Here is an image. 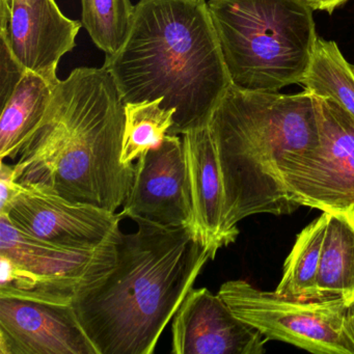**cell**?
<instances>
[{
  "instance_id": "cell-1",
  "label": "cell",
  "mask_w": 354,
  "mask_h": 354,
  "mask_svg": "<svg viewBox=\"0 0 354 354\" xmlns=\"http://www.w3.org/2000/svg\"><path fill=\"white\" fill-rule=\"evenodd\" d=\"M125 103L111 72L77 68L59 80L48 109L14 163L26 188L117 212L136 167L122 163Z\"/></svg>"
},
{
  "instance_id": "cell-2",
  "label": "cell",
  "mask_w": 354,
  "mask_h": 354,
  "mask_svg": "<svg viewBox=\"0 0 354 354\" xmlns=\"http://www.w3.org/2000/svg\"><path fill=\"white\" fill-rule=\"evenodd\" d=\"M136 223V232L121 234L115 266L72 300L98 354H152L205 265L214 260L192 227Z\"/></svg>"
},
{
  "instance_id": "cell-3",
  "label": "cell",
  "mask_w": 354,
  "mask_h": 354,
  "mask_svg": "<svg viewBox=\"0 0 354 354\" xmlns=\"http://www.w3.org/2000/svg\"><path fill=\"white\" fill-rule=\"evenodd\" d=\"M123 102L163 98L171 136L209 125L232 86L206 0H140L125 44L104 65Z\"/></svg>"
},
{
  "instance_id": "cell-4",
  "label": "cell",
  "mask_w": 354,
  "mask_h": 354,
  "mask_svg": "<svg viewBox=\"0 0 354 354\" xmlns=\"http://www.w3.org/2000/svg\"><path fill=\"white\" fill-rule=\"evenodd\" d=\"M225 196V230L232 242L237 225L252 215L291 214L299 208L283 186L286 160L320 142L318 99L248 92L231 86L211 115Z\"/></svg>"
},
{
  "instance_id": "cell-5",
  "label": "cell",
  "mask_w": 354,
  "mask_h": 354,
  "mask_svg": "<svg viewBox=\"0 0 354 354\" xmlns=\"http://www.w3.org/2000/svg\"><path fill=\"white\" fill-rule=\"evenodd\" d=\"M232 86L275 93L301 84L318 36L302 0H208Z\"/></svg>"
},
{
  "instance_id": "cell-6",
  "label": "cell",
  "mask_w": 354,
  "mask_h": 354,
  "mask_svg": "<svg viewBox=\"0 0 354 354\" xmlns=\"http://www.w3.org/2000/svg\"><path fill=\"white\" fill-rule=\"evenodd\" d=\"M218 295L237 318L268 339L312 353L354 354V300L294 299L242 279L223 283Z\"/></svg>"
},
{
  "instance_id": "cell-7",
  "label": "cell",
  "mask_w": 354,
  "mask_h": 354,
  "mask_svg": "<svg viewBox=\"0 0 354 354\" xmlns=\"http://www.w3.org/2000/svg\"><path fill=\"white\" fill-rule=\"evenodd\" d=\"M119 241L96 248L55 245L20 231L0 213V296L72 304L80 288L115 266Z\"/></svg>"
},
{
  "instance_id": "cell-8",
  "label": "cell",
  "mask_w": 354,
  "mask_h": 354,
  "mask_svg": "<svg viewBox=\"0 0 354 354\" xmlns=\"http://www.w3.org/2000/svg\"><path fill=\"white\" fill-rule=\"evenodd\" d=\"M320 142L286 160L281 176L292 202L322 212L354 208V117L318 97Z\"/></svg>"
},
{
  "instance_id": "cell-9",
  "label": "cell",
  "mask_w": 354,
  "mask_h": 354,
  "mask_svg": "<svg viewBox=\"0 0 354 354\" xmlns=\"http://www.w3.org/2000/svg\"><path fill=\"white\" fill-rule=\"evenodd\" d=\"M0 213L20 231L55 245L96 248L121 238V214L21 185Z\"/></svg>"
},
{
  "instance_id": "cell-10",
  "label": "cell",
  "mask_w": 354,
  "mask_h": 354,
  "mask_svg": "<svg viewBox=\"0 0 354 354\" xmlns=\"http://www.w3.org/2000/svg\"><path fill=\"white\" fill-rule=\"evenodd\" d=\"M122 216L165 227H192L194 211L183 138L167 134L138 159Z\"/></svg>"
},
{
  "instance_id": "cell-11",
  "label": "cell",
  "mask_w": 354,
  "mask_h": 354,
  "mask_svg": "<svg viewBox=\"0 0 354 354\" xmlns=\"http://www.w3.org/2000/svg\"><path fill=\"white\" fill-rule=\"evenodd\" d=\"M0 354H98L72 304L0 296Z\"/></svg>"
},
{
  "instance_id": "cell-12",
  "label": "cell",
  "mask_w": 354,
  "mask_h": 354,
  "mask_svg": "<svg viewBox=\"0 0 354 354\" xmlns=\"http://www.w3.org/2000/svg\"><path fill=\"white\" fill-rule=\"evenodd\" d=\"M268 341L207 288H192L171 322L173 354H262Z\"/></svg>"
},
{
  "instance_id": "cell-13",
  "label": "cell",
  "mask_w": 354,
  "mask_h": 354,
  "mask_svg": "<svg viewBox=\"0 0 354 354\" xmlns=\"http://www.w3.org/2000/svg\"><path fill=\"white\" fill-rule=\"evenodd\" d=\"M82 28L62 13L55 0H13L9 26L0 34L26 70L57 84L59 62L76 46Z\"/></svg>"
},
{
  "instance_id": "cell-14",
  "label": "cell",
  "mask_w": 354,
  "mask_h": 354,
  "mask_svg": "<svg viewBox=\"0 0 354 354\" xmlns=\"http://www.w3.org/2000/svg\"><path fill=\"white\" fill-rule=\"evenodd\" d=\"M194 211V231L213 258L233 243L225 230V196L214 140L208 126L183 134Z\"/></svg>"
},
{
  "instance_id": "cell-15",
  "label": "cell",
  "mask_w": 354,
  "mask_h": 354,
  "mask_svg": "<svg viewBox=\"0 0 354 354\" xmlns=\"http://www.w3.org/2000/svg\"><path fill=\"white\" fill-rule=\"evenodd\" d=\"M57 84L30 70L24 74L13 94L1 106V161L17 159L22 147L42 121Z\"/></svg>"
},
{
  "instance_id": "cell-16",
  "label": "cell",
  "mask_w": 354,
  "mask_h": 354,
  "mask_svg": "<svg viewBox=\"0 0 354 354\" xmlns=\"http://www.w3.org/2000/svg\"><path fill=\"white\" fill-rule=\"evenodd\" d=\"M354 300V208L327 212L317 279V299Z\"/></svg>"
},
{
  "instance_id": "cell-17",
  "label": "cell",
  "mask_w": 354,
  "mask_h": 354,
  "mask_svg": "<svg viewBox=\"0 0 354 354\" xmlns=\"http://www.w3.org/2000/svg\"><path fill=\"white\" fill-rule=\"evenodd\" d=\"M326 225L327 212H322L298 234L283 264V277L274 290L277 295L294 299H317V279Z\"/></svg>"
},
{
  "instance_id": "cell-18",
  "label": "cell",
  "mask_w": 354,
  "mask_h": 354,
  "mask_svg": "<svg viewBox=\"0 0 354 354\" xmlns=\"http://www.w3.org/2000/svg\"><path fill=\"white\" fill-rule=\"evenodd\" d=\"M315 96L337 101L354 117V71L337 43L317 39L310 67L301 84Z\"/></svg>"
},
{
  "instance_id": "cell-19",
  "label": "cell",
  "mask_w": 354,
  "mask_h": 354,
  "mask_svg": "<svg viewBox=\"0 0 354 354\" xmlns=\"http://www.w3.org/2000/svg\"><path fill=\"white\" fill-rule=\"evenodd\" d=\"M163 98L126 103L122 163L133 165L151 149L158 148L174 125V109H163Z\"/></svg>"
},
{
  "instance_id": "cell-20",
  "label": "cell",
  "mask_w": 354,
  "mask_h": 354,
  "mask_svg": "<svg viewBox=\"0 0 354 354\" xmlns=\"http://www.w3.org/2000/svg\"><path fill=\"white\" fill-rule=\"evenodd\" d=\"M134 8L131 0H82V26L105 57L115 55L125 44Z\"/></svg>"
},
{
  "instance_id": "cell-21",
  "label": "cell",
  "mask_w": 354,
  "mask_h": 354,
  "mask_svg": "<svg viewBox=\"0 0 354 354\" xmlns=\"http://www.w3.org/2000/svg\"><path fill=\"white\" fill-rule=\"evenodd\" d=\"M26 71L14 55L7 36L0 34V106L6 104Z\"/></svg>"
},
{
  "instance_id": "cell-22",
  "label": "cell",
  "mask_w": 354,
  "mask_h": 354,
  "mask_svg": "<svg viewBox=\"0 0 354 354\" xmlns=\"http://www.w3.org/2000/svg\"><path fill=\"white\" fill-rule=\"evenodd\" d=\"M20 185L14 177V165L0 163V211L7 208L12 198L19 190Z\"/></svg>"
},
{
  "instance_id": "cell-23",
  "label": "cell",
  "mask_w": 354,
  "mask_h": 354,
  "mask_svg": "<svg viewBox=\"0 0 354 354\" xmlns=\"http://www.w3.org/2000/svg\"><path fill=\"white\" fill-rule=\"evenodd\" d=\"M314 11H323L333 14L335 10L347 3L348 0H302Z\"/></svg>"
},
{
  "instance_id": "cell-24",
  "label": "cell",
  "mask_w": 354,
  "mask_h": 354,
  "mask_svg": "<svg viewBox=\"0 0 354 354\" xmlns=\"http://www.w3.org/2000/svg\"><path fill=\"white\" fill-rule=\"evenodd\" d=\"M0 1H3V3H8V5L12 8V3H13V0H0Z\"/></svg>"
},
{
  "instance_id": "cell-25",
  "label": "cell",
  "mask_w": 354,
  "mask_h": 354,
  "mask_svg": "<svg viewBox=\"0 0 354 354\" xmlns=\"http://www.w3.org/2000/svg\"><path fill=\"white\" fill-rule=\"evenodd\" d=\"M353 70H354V66H353Z\"/></svg>"
}]
</instances>
